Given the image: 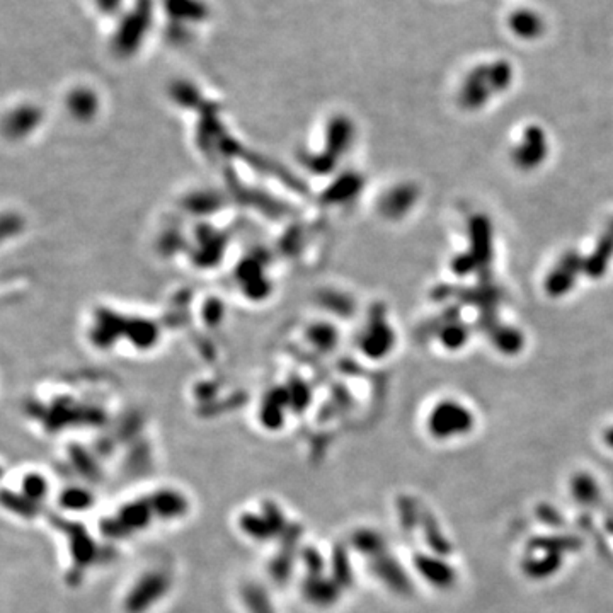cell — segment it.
I'll return each instance as SVG.
<instances>
[{
    "mask_svg": "<svg viewBox=\"0 0 613 613\" xmlns=\"http://www.w3.org/2000/svg\"><path fill=\"white\" fill-rule=\"evenodd\" d=\"M472 428V414L455 401L440 402L429 416V429L438 438L467 433Z\"/></svg>",
    "mask_w": 613,
    "mask_h": 613,
    "instance_id": "obj_1",
    "label": "cell"
},
{
    "mask_svg": "<svg viewBox=\"0 0 613 613\" xmlns=\"http://www.w3.org/2000/svg\"><path fill=\"white\" fill-rule=\"evenodd\" d=\"M547 137L544 131L537 126H530L525 130L521 142L513 150V162L523 170H532L538 168L547 157Z\"/></svg>",
    "mask_w": 613,
    "mask_h": 613,
    "instance_id": "obj_2",
    "label": "cell"
},
{
    "mask_svg": "<svg viewBox=\"0 0 613 613\" xmlns=\"http://www.w3.org/2000/svg\"><path fill=\"white\" fill-rule=\"evenodd\" d=\"M581 269H584V261L576 252H569L552 269L549 279H547V292L550 295H564L567 290H571Z\"/></svg>",
    "mask_w": 613,
    "mask_h": 613,
    "instance_id": "obj_3",
    "label": "cell"
},
{
    "mask_svg": "<svg viewBox=\"0 0 613 613\" xmlns=\"http://www.w3.org/2000/svg\"><path fill=\"white\" fill-rule=\"evenodd\" d=\"M612 254H613V222L605 230V235H603L602 240L598 242L597 251L591 254L588 261H584L586 273L589 276H602L608 264V259L612 257Z\"/></svg>",
    "mask_w": 613,
    "mask_h": 613,
    "instance_id": "obj_4",
    "label": "cell"
},
{
    "mask_svg": "<svg viewBox=\"0 0 613 613\" xmlns=\"http://www.w3.org/2000/svg\"><path fill=\"white\" fill-rule=\"evenodd\" d=\"M441 339L443 344L450 349H457L462 344H465L467 341V329L465 326H460V324H450L446 326L443 332H441Z\"/></svg>",
    "mask_w": 613,
    "mask_h": 613,
    "instance_id": "obj_5",
    "label": "cell"
}]
</instances>
